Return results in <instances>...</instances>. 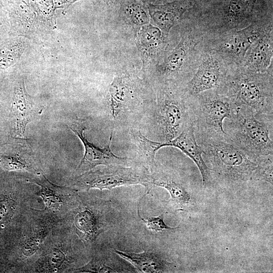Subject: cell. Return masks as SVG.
Masks as SVG:
<instances>
[{"label": "cell", "mask_w": 273, "mask_h": 273, "mask_svg": "<svg viewBox=\"0 0 273 273\" xmlns=\"http://www.w3.org/2000/svg\"><path fill=\"white\" fill-rule=\"evenodd\" d=\"M272 81V68L261 73L240 66H233L229 67L224 79L216 90L236 105L252 108L257 118L273 119Z\"/></svg>", "instance_id": "cell-1"}, {"label": "cell", "mask_w": 273, "mask_h": 273, "mask_svg": "<svg viewBox=\"0 0 273 273\" xmlns=\"http://www.w3.org/2000/svg\"><path fill=\"white\" fill-rule=\"evenodd\" d=\"M272 126V121L257 118L250 107L237 105L223 124L226 141L255 161L259 156L273 155Z\"/></svg>", "instance_id": "cell-2"}, {"label": "cell", "mask_w": 273, "mask_h": 273, "mask_svg": "<svg viewBox=\"0 0 273 273\" xmlns=\"http://www.w3.org/2000/svg\"><path fill=\"white\" fill-rule=\"evenodd\" d=\"M148 113L159 142L172 140L193 122L188 99L181 87H159Z\"/></svg>", "instance_id": "cell-3"}, {"label": "cell", "mask_w": 273, "mask_h": 273, "mask_svg": "<svg viewBox=\"0 0 273 273\" xmlns=\"http://www.w3.org/2000/svg\"><path fill=\"white\" fill-rule=\"evenodd\" d=\"M197 142L203 150L205 163L211 174L221 181L230 183L252 180L256 162L225 138H199Z\"/></svg>", "instance_id": "cell-4"}, {"label": "cell", "mask_w": 273, "mask_h": 273, "mask_svg": "<svg viewBox=\"0 0 273 273\" xmlns=\"http://www.w3.org/2000/svg\"><path fill=\"white\" fill-rule=\"evenodd\" d=\"M187 97L196 139L225 138L223 121L235 108L233 101L215 89Z\"/></svg>", "instance_id": "cell-5"}, {"label": "cell", "mask_w": 273, "mask_h": 273, "mask_svg": "<svg viewBox=\"0 0 273 273\" xmlns=\"http://www.w3.org/2000/svg\"><path fill=\"white\" fill-rule=\"evenodd\" d=\"M141 185L149 193L153 186L150 171L142 164L131 167L108 165L97 169H90L76 177L73 186L79 190L91 189L111 190L122 186Z\"/></svg>", "instance_id": "cell-6"}, {"label": "cell", "mask_w": 273, "mask_h": 273, "mask_svg": "<svg viewBox=\"0 0 273 273\" xmlns=\"http://www.w3.org/2000/svg\"><path fill=\"white\" fill-rule=\"evenodd\" d=\"M271 25L266 26L254 20L247 26L235 29L221 37L215 43L210 52L219 56L228 66L229 63H233L232 66H240L249 47L260 36L272 28Z\"/></svg>", "instance_id": "cell-7"}, {"label": "cell", "mask_w": 273, "mask_h": 273, "mask_svg": "<svg viewBox=\"0 0 273 273\" xmlns=\"http://www.w3.org/2000/svg\"><path fill=\"white\" fill-rule=\"evenodd\" d=\"M200 35L195 33L185 34L180 42L167 57L158 75L159 87H183L194 72L185 63L190 59L195 48L201 41Z\"/></svg>", "instance_id": "cell-8"}, {"label": "cell", "mask_w": 273, "mask_h": 273, "mask_svg": "<svg viewBox=\"0 0 273 273\" xmlns=\"http://www.w3.org/2000/svg\"><path fill=\"white\" fill-rule=\"evenodd\" d=\"M110 109L114 120L133 124L148 113L152 104L135 98L122 78H116L110 88Z\"/></svg>", "instance_id": "cell-9"}, {"label": "cell", "mask_w": 273, "mask_h": 273, "mask_svg": "<svg viewBox=\"0 0 273 273\" xmlns=\"http://www.w3.org/2000/svg\"><path fill=\"white\" fill-rule=\"evenodd\" d=\"M229 66L217 55L210 52L203 56L192 78L182 87L187 97L217 89L224 79Z\"/></svg>", "instance_id": "cell-10"}, {"label": "cell", "mask_w": 273, "mask_h": 273, "mask_svg": "<svg viewBox=\"0 0 273 273\" xmlns=\"http://www.w3.org/2000/svg\"><path fill=\"white\" fill-rule=\"evenodd\" d=\"M68 126L80 139L84 149L83 156L77 168L79 172L88 171L98 165H125L129 162L130 159L117 156L112 152L110 146L113 136V129L107 145L102 148L89 142L85 138L84 131L86 129V125L84 121H72L69 124Z\"/></svg>", "instance_id": "cell-11"}, {"label": "cell", "mask_w": 273, "mask_h": 273, "mask_svg": "<svg viewBox=\"0 0 273 273\" xmlns=\"http://www.w3.org/2000/svg\"><path fill=\"white\" fill-rule=\"evenodd\" d=\"M158 150L163 147H173L180 150L195 163L201 175L203 185L207 186L212 178L210 169L207 165L203 157V150L198 144L193 123H190L176 138L165 143L156 141Z\"/></svg>", "instance_id": "cell-12"}, {"label": "cell", "mask_w": 273, "mask_h": 273, "mask_svg": "<svg viewBox=\"0 0 273 273\" xmlns=\"http://www.w3.org/2000/svg\"><path fill=\"white\" fill-rule=\"evenodd\" d=\"M150 176L153 187L163 188L170 194V199L164 202L180 209L190 203L191 196L178 174L173 170L156 164L150 171Z\"/></svg>", "instance_id": "cell-13"}, {"label": "cell", "mask_w": 273, "mask_h": 273, "mask_svg": "<svg viewBox=\"0 0 273 273\" xmlns=\"http://www.w3.org/2000/svg\"><path fill=\"white\" fill-rule=\"evenodd\" d=\"M42 109L35 104L27 93L23 79L17 81L14 87L12 103L16 136L25 138L27 125L41 113Z\"/></svg>", "instance_id": "cell-14"}, {"label": "cell", "mask_w": 273, "mask_h": 273, "mask_svg": "<svg viewBox=\"0 0 273 273\" xmlns=\"http://www.w3.org/2000/svg\"><path fill=\"white\" fill-rule=\"evenodd\" d=\"M272 28L260 36L249 47L240 65L248 70L263 73L271 68L272 60Z\"/></svg>", "instance_id": "cell-15"}, {"label": "cell", "mask_w": 273, "mask_h": 273, "mask_svg": "<svg viewBox=\"0 0 273 273\" xmlns=\"http://www.w3.org/2000/svg\"><path fill=\"white\" fill-rule=\"evenodd\" d=\"M114 251L120 257L131 263L141 272H168L172 270L173 263L167 261L156 252L146 251L134 253L116 249H114Z\"/></svg>", "instance_id": "cell-16"}, {"label": "cell", "mask_w": 273, "mask_h": 273, "mask_svg": "<svg viewBox=\"0 0 273 273\" xmlns=\"http://www.w3.org/2000/svg\"><path fill=\"white\" fill-rule=\"evenodd\" d=\"M258 1L229 0L222 10V26L229 29H236L251 21Z\"/></svg>", "instance_id": "cell-17"}, {"label": "cell", "mask_w": 273, "mask_h": 273, "mask_svg": "<svg viewBox=\"0 0 273 273\" xmlns=\"http://www.w3.org/2000/svg\"><path fill=\"white\" fill-rule=\"evenodd\" d=\"M193 4V0H180L163 5H149L155 22L165 33H168L174 22Z\"/></svg>", "instance_id": "cell-18"}, {"label": "cell", "mask_w": 273, "mask_h": 273, "mask_svg": "<svg viewBox=\"0 0 273 273\" xmlns=\"http://www.w3.org/2000/svg\"><path fill=\"white\" fill-rule=\"evenodd\" d=\"M136 270L126 263V260L116 256L115 252L114 253L107 251L95 256L87 264L75 270L87 272H135Z\"/></svg>", "instance_id": "cell-19"}, {"label": "cell", "mask_w": 273, "mask_h": 273, "mask_svg": "<svg viewBox=\"0 0 273 273\" xmlns=\"http://www.w3.org/2000/svg\"><path fill=\"white\" fill-rule=\"evenodd\" d=\"M130 132L136 147L141 164L147 167L150 171L156 164L155 154L158 150L156 147V141L147 138L140 129L133 128L131 129Z\"/></svg>", "instance_id": "cell-20"}, {"label": "cell", "mask_w": 273, "mask_h": 273, "mask_svg": "<svg viewBox=\"0 0 273 273\" xmlns=\"http://www.w3.org/2000/svg\"><path fill=\"white\" fill-rule=\"evenodd\" d=\"M32 181L40 187L38 195L42 198L47 207L56 208L62 204L63 201L59 193L63 188L53 184L44 176L34 179Z\"/></svg>", "instance_id": "cell-21"}, {"label": "cell", "mask_w": 273, "mask_h": 273, "mask_svg": "<svg viewBox=\"0 0 273 273\" xmlns=\"http://www.w3.org/2000/svg\"><path fill=\"white\" fill-rule=\"evenodd\" d=\"M256 168L252 180L265 181L272 184V155L258 157L256 159Z\"/></svg>", "instance_id": "cell-22"}, {"label": "cell", "mask_w": 273, "mask_h": 273, "mask_svg": "<svg viewBox=\"0 0 273 273\" xmlns=\"http://www.w3.org/2000/svg\"><path fill=\"white\" fill-rule=\"evenodd\" d=\"M24 48L22 42H15L0 51V68H6L16 62Z\"/></svg>", "instance_id": "cell-23"}, {"label": "cell", "mask_w": 273, "mask_h": 273, "mask_svg": "<svg viewBox=\"0 0 273 273\" xmlns=\"http://www.w3.org/2000/svg\"><path fill=\"white\" fill-rule=\"evenodd\" d=\"M1 164L8 170L27 169V162L19 155L0 156Z\"/></svg>", "instance_id": "cell-24"}, {"label": "cell", "mask_w": 273, "mask_h": 273, "mask_svg": "<svg viewBox=\"0 0 273 273\" xmlns=\"http://www.w3.org/2000/svg\"><path fill=\"white\" fill-rule=\"evenodd\" d=\"M138 214L149 230L158 232L164 230H173L178 228V226L172 228L167 225L164 221L162 214L158 216L148 217L146 219L142 217L139 212V206L138 207Z\"/></svg>", "instance_id": "cell-25"}, {"label": "cell", "mask_w": 273, "mask_h": 273, "mask_svg": "<svg viewBox=\"0 0 273 273\" xmlns=\"http://www.w3.org/2000/svg\"><path fill=\"white\" fill-rule=\"evenodd\" d=\"M65 258L63 252L58 249H55L50 255L49 264L53 268L59 267L64 261Z\"/></svg>", "instance_id": "cell-26"}, {"label": "cell", "mask_w": 273, "mask_h": 273, "mask_svg": "<svg viewBox=\"0 0 273 273\" xmlns=\"http://www.w3.org/2000/svg\"><path fill=\"white\" fill-rule=\"evenodd\" d=\"M149 5H163L180 0H140Z\"/></svg>", "instance_id": "cell-27"}, {"label": "cell", "mask_w": 273, "mask_h": 273, "mask_svg": "<svg viewBox=\"0 0 273 273\" xmlns=\"http://www.w3.org/2000/svg\"><path fill=\"white\" fill-rule=\"evenodd\" d=\"M106 4L108 5L114 4L118 0H103Z\"/></svg>", "instance_id": "cell-28"}, {"label": "cell", "mask_w": 273, "mask_h": 273, "mask_svg": "<svg viewBox=\"0 0 273 273\" xmlns=\"http://www.w3.org/2000/svg\"><path fill=\"white\" fill-rule=\"evenodd\" d=\"M194 1V0H193Z\"/></svg>", "instance_id": "cell-29"}]
</instances>
